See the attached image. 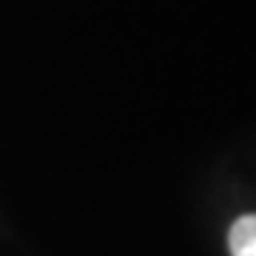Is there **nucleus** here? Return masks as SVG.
<instances>
[{"mask_svg": "<svg viewBox=\"0 0 256 256\" xmlns=\"http://www.w3.org/2000/svg\"><path fill=\"white\" fill-rule=\"evenodd\" d=\"M228 245L234 256H256V214H248L234 222Z\"/></svg>", "mask_w": 256, "mask_h": 256, "instance_id": "nucleus-1", "label": "nucleus"}]
</instances>
